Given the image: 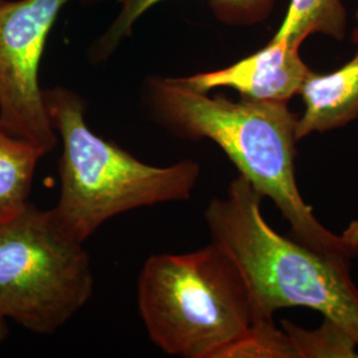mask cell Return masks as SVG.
I'll return each mask as SVG.
<instances>
[{
	"instance_id": "1",
	"label": "cell",
	"mask_w": 358,
	"mask_h": 358,
	"mask_svg": "<svg viewBox=\"0 0 358 358\" xmlns=\"http://www.w3.org/2000/svg\"><path fill=\"white\" fill-rule=\"evenodd\" d=\"M145 103L154 121L173 136L210 140L230 158L239 176L269 198L299 243L324 255L358 257V247L317 220L296 182V122L288 103L232 101L192 90L180 77H149Z\"/></svg>"
},
{
	"instance_id": "7",
	"label": "cell",
	"mask_w": 358,
	"mask_h": 358,
	"mask_svg": "<svg viewBox=\"0 0 358 358\" xmlns=\"http://www.w3.org/2000/svg\"><path fill=\"white\" fill-rule=\"evenodd\" d=\"M300 47L288 40L272 38L260 51L226 68L180 77V80L202 93L230 88L243 99L288 103L300 94L304 81L312 73L300 56Z\"/></svg>"
},
{
	"instance_id": "9",
	"label": "cell",
	"mask_w": 358,
	"mask_h": 358,
	"mask_svg": "<svg viewBox=\"0 0 358 358\" xmlns=\"http://www.w3.org/2000/svg\"><path fill=\"white\" fill-rule=\"evenodd\" d=\"M164 0H118L120 10L113 22L94 40L88 56L93 64L108 60L122 41L133 34L138 19ZM278 0H208L217 22L230 27H252L268 20Z\"/></svg>"
},
{
	"instance_id": "10",
	"label": "cell",
	"mask_w": 358,
	"mask_h": 358,
	"mask_svg": "<svg viewBox=\"0 0 358 358\" xmlns=\"http://www.w3.org/2000/svg\"><path fill=\"white\" fill-rule=\"evenodd\" d=\"M346 16L343 0H291L282 26L272 38L288 40L297 45L310 35L344 40Z\"/></svg>"
},
{
	"instance_id": "4",
	"label": "cell",
	"mask_w": 358,
	"mask_h": 358,
	"mask_svg": "<svg viewBox=\"0 0 358 358\" xmlns=\"http://www.w3.org/2000/svg\"><path fill=\"white\" fill-rule=\"evenodd\" d=\"M137 294L152 343L174 357L219 358L255 321L241 271L213 242L189 254L150 256Z\"/></svg>"
},
{
	"instance_id": "5",
	"label": "cell",
	"mask_w": 358,
	"mask_h": 358,
	"mask_svg": "<svg viewBox=\"0 0 358 358\" xmlns=\"http://www.w3.org/2000/svg\"><path fill=\"white\" fill-rule=\"evenodd\" d=\"M94 276L84 242L52 210L31 202L0 210V315L27 331L52 334L85 307Z\"/></svg>"
},
{
	"instance_id": "15",
	"label": "cell",
	"mask_w": 358,
	"mask_h": 358,
	"mask_svg": "<svg viewBox=\"0 0 358 358\" xmlns=\"http://www.w3.org/2000/svg\"><path fill=\"white\" fill-rule=\"evenodd\" d=\"M8 332H10L8 321L6 320V319L0 315V345L7 340Z\"/></svg>"
},
{
	"instance_id": "11",
	"label": "cell",
	"mask_w": 358,
	"mask_h": 358,
	"mask_svg": "<svg viewBox=\"0 0 358 358\" xmlns=\"http://www.w3.org/2000/svg\"><path fill=\"white\" fill-rule=\"evenodd\" d=\"M44 155L0 127V210L28 201L38 161Z\"/></svg>"
},
{
	"instance_id": "14",
	"label": "cell",
	"mask_w": 358,
	"mask_h": 358,
	"mask_svg": "<svg viewBox=\"0 0 358 358\" xmlns=\"http://www.w3.org/2000/svg\"><path fill=\"white\" fill-rule=\"evenodd\" d=\"M353 34L358 35V27L357 28H355ZM344 235H345L346 238H348L352 243L358 244V219L357 220H355V222H352V223L348 226V229L344 231Z\"/></svg>"
},
{
	"instance_id": "2",
	"label": "cell",
	"mask_w": 358,
	"mask_h": 358,
	"mask_svg": "<svg viewBox=\"0 0 358 358\" xmlns=\"http://www.w3.org/2000/svg\"><path fill=\"white\" fill-rule=\"evenodd\" d=\"M263 196L239 176L227 195L214 198L205 219L211 242L241 271L255 320L282 308L307 307L338 324L358 345V287L350 260L324 255L273 230L262 214Z\"/></svg>"
},
{
	"instance_id": "8",
	"label": "cell",
	"mask_w": 358,
	"mask_h": 358,
	"mask_svg": "<svg viewBox=\"0 0 358 358\" xmlns=\"http://www.w3.org/2000/svg\"><path fill=\"white\" fill-rule=\"evenodd\" d=\"M357 52L350 62L332 73H310L300 96L304 113L297 117V141L312 133L343 128L358 118V35L352 34Z\"/></svg>"
},
{
	"instance_id": "16",
	"label": "cell",
	"mask_w": 358,
	"mask_h": 358,
	"mask_svg": "<svg viewBox=\"0 0 358 358\" xmlns=\"http://www.w3.org/2000/svg\"><path fill=\"white\" fill-rule=\"evenodd\" d=\"M355 17H356V22L358 23V4L357 8H356V13H355Z\"/></svg>"
},
{
	"instance_id": "6",
	"label": "cell",
	"mask_w": 358,
	"mask_h": 358,
	"mask_svg": "<svg viewBox=\"0 0 358 358\" xmlns=\"http://www.w3.org/2000/svg\"><path fill=\"white\" fill-rule=\"evenodd\" d=\"M71 1L0 0V127L44 154L53 152L59 138L38 71L52 28Z\"/></svg>"
},
{
	"instance_id": "12",
	"label": "cell",
	"mask_w": 358,
	"mask_h": 358,
	"mask_svg": "<svg viewBox=\"0 0 358 358\" xmlns=\"http://www.w3.org/2000/svg\"><path fill=\"white\" fill-rule=\"evenodd\" d=\"M282 325L292 343L296 358L358 357L356 340L327 317L316 331H304L288 320H282Z\"/></svg>"
},
{
	"instance_id": "3",
	"label": "cell",
	"mask_w": 358,
	"mask_h": 358,
	"mask_svg": "<svg viewBox=\"0 0 358 358\" xmlns=\"http://www.w3.org/2000/svg\"><path fill=\"white\" fill-rule=\"evenodd\" d=\"M43 96L63 143L62 190L51 210L71 236L85 242L110 217L192 196L201 176L198 162L183 159L169 166L142 162L88 127L87 103L75 90L53 87L43 90Z\"/></svg>"
},
{
	"instance_id": "13",
	"label": "cell",
	"mask_w": 358,
	"mask_h": 358,
	"mask_svg": "<svg viewBox=\"0 0 358 358\" xmlns=\"http://www.w3.org/2000/svg\"><path fill=\"white\" fill-rule=\"evenodd\" d=\"M296 358L288 334L273 321L257 319L250 329L227 346L219 358Z\"/></svg>"
}]
</instances>
